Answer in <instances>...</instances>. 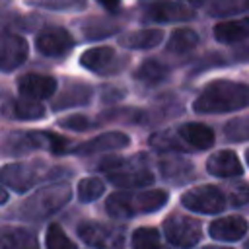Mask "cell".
I'll return each mask as SVG.
<instances>
[{"instance_id":"obj_1","label":"cell","mask_w":249,"mask_h":249,"mask_svg":"<svg viewBox=\"0 0 249 249\" xmlns=\"http://www.w3.org/2000/svg\"><path fill=\"white\" fill-rule=\"evenodd\" d=\"M247 105H249L247 84H239L231 80H216L210 82L202 89V93L195 99L193 109L196 113H228Z\"/></svg>"},{"instance_id":"obj_2","label":"cell","mask_w":249,"mask_h":249,"mask_svg":"<svg viewBox=\"0 0 249 249\" xmlns=\"http://www.w3.org/2000/svg\"><path fill=\"white\" fill-rule=\"evenodd\" d=\"M167 202V193L161 189L142 193H115L107 198V212L113 218H130L134 214L156 212Z\"/></svg>"},{"instance_id":"obj_3","label":"cell","mask_w":249,"mask_h":249,"mask_svg":"<svg viewBox=\"0 0 249 249\" xmlns=\"http://www.w3.org/2000/svg\"><path fill=\"white\" fill-rule=\"evenodd\" d=\"M72 193L68 185H51V187H41L35 191L23 204L18 208V216L23 220H43L56 210H60L68 200Z\"/></svg>"},{"instance_id":"obj_4","label":"cell","mask_w":249,"mask_h":249,"mask_svg":"<svg viewBox=\"0 0 249 249\" xmlns=\"http://www.w3.org/2000/svg\"><path fill=\"white\" fill-rule=\"evenodd\" d=\"M60 169L54 167L53 171H49V167L35 160V161H23V163H12L6 165L2 169V183L18 193H23L31 187H35L37 183H41L47 177H54Z\"/></svg>"},{"instance_id":"obj_5","label":"cell","mask_w":249,"mask_h":249,"mask_svg":"<svg viewBox=\"0 0 249 249\" xmlns=\"http://www.w3.org/2000/svg\"><path fill=\"white\" fill-rule=\"evenodd\" d=\"M39 148L51 150L54 154H62L68 150V138L58 136L54 132H16L6 140V150L14 154H23Z\"/></svg>"},{"instance_id":"obj_6","label":"cell","mask_w":249,"mask_h":249,"mask_svg":"<svg viewBox=\"0 0 249 249\" xmlns=\"http://www.w3.org/2000/svg\"><path fill=\"white\" fill-rule=\"evenodd\" d=\"M163 233L167 241L179 249H191L202 237L200 224L193 218H185L179 214H173L163 222Z\"/></svg>"},{"instance_id":"obj_7","label":"cell","mask_w":249,"mask_h":249,"mask_svg":"<svg viewBox=\"0 0 249 249\" xmlns=\"http://www.w3.org/2000/svg\"><path fill=\"white\" fill-rule=\"evenodd\" d=\"M183 204L193 212L216 214L226 206V195L214 185L193 187L183 195Z\"/></svg>"},{"instance_id":"obj_8","label":"cell","mask_w":249,"mask_h":249,"mask_svg":"<svg viewBox=\"0 0 249 249\" xmlns=\"http://www.w3.org/2000/svg\"><path fill=\"white\" fill-rule=\"evenodd\" d=\"M195 18V10L183 2H154L146 4L142 10V19L144 21H185Z\"/></svg>"},{"instance_id":"obj_9","label":"cell","mask_w":249,"mask_h":249,"mask_svg":"<svg viewBox=\"0 0 249 249\" xmlns=\"http://www.w3.org/2000/svg\"><path fill=\"white\" fill-rule=\"evenodd\" d=\"M72 45H74L72 35L62 27H47V29L39 31L35 37L37 51L47 56H60V54L68 53L72 49Z\"/></svg>"},{"instance_id":"obj_10","label":"cell","mask_w":249,"mask_h":249,"mask_svg":"<svg viewBox=\"0 0 249 249\" xmlns=\"http://www.w3.org/2000/svg\"><path fill=\"white\" fill-rule=\"evenodd\" d=\"M27 58V43L16 33H4L0 41V66L4 72L14 70Z\"/></svg>"},{"instance_id":"obj_11","label":"cell","mask_w":249,"mask_h":249,"mask_svg":"<svg viewBox=\"0 0 249 249\" xmlns=\"http://www.w3.org/2000/svg\"><path fill=\"white\" fill-rule=\"evenodd\" d=\"M18 89L25 99H45L51 97L56 89V80L45 74H23L18 80Z\"/></svg>"},{"instance_id":"obj_12","label":"cell","mask_w":249,"mask_h":249,"mask_svg":"<svg viewBox=\"0 0 249 249\" xmlns=\"http://www.w3.org/2000/svg\"><path fill=\"white\" fill-rule=\"evenodd\" d=\"M128 136L123 132H105L99 134L84 144H80L74 152L78 156H93V154H101V152H113V150H121L124 146H128Z\"/></svg>"},{"instance_id":"obj_13","label":"cell","mask_w":249,"mask_h":249,"mask_svg":"<svg viewBox=\"0 0 249 249\" xmlns=\"http://www.w3.org/2000/svg\"><path fill=\"white\" fill-rule=\"evenodd\" d=\"M245 231H247V222L241 216L218 218L208 228V233L214 239H220V241H235V239L243 237Z\"/></svg>"},{"instance_id":"obj_14","label":"cell","mask_w":249,"mask_h":249,"mask_svg":"<svg viewBox=\"0 0 249 249\" xmlns=\"http://www.w3.org/2000/svg\"><path fill=\"white\" fill-rule=\"evenodd\" d=\"M78 235L91 247H117L119 233L93 222H82L78 226Z\"/></svg>"},{"instance_id":"obj_15","label":"cell","mask_w":249,"mask_h":249,"mask_svg":"<svg viewBox=\"0 0 249 249\" xmlns=\"http://www.w3.org/2000/svg\"><path fill=\"white\" fill-rule=\"evenodd\" d=\"M206 169H208V173H212L216 177H235V175L243 173L241 163H239L235 152H231V150H220V152L212 154L206 161Z\"/></svg>"},{"instance_id":"obj_16","label":"cell","mask_w":249,"mask_h":249,"mask_svg":"<svg viewBox=\"0 0 249 249\" xmlns=\"http://www.w3.org/2000/svg\"><path fill=\"white\" fill-rule=\"evenodd\" d=\"M191 150H206L214 144V130L202 123H187L179 128Z\"/></svg>"},{"instance_id":"obj_17","label":"cell","mask_w":249,"mask_h":249,"mask_svg":"<svg viewBox=\"0 0 249 249\" xmlns=\"http://www.w3.org/2000/svg\"><path fill=\"white\" fill-rule=\"evenodd\" d=\"M91 95H93L91 88H88L86 84H80V82H72L54 99L53 107L54 109H68V107H76V105H86V103H89Z\"/></svg>"},{"instance_id":"obj_18","label":"cell","mask_w":249,"mask_h":249,"mask_svg":"<svg viewBox=\"0 0 249 249\" xmlns=\"http://www.w3.org/2000/svg\"><path fill=\"white\" fill-rule=\"evenodd\" d=\"M214 37L220 43H237L249 37V18L222 21L214 27Z\"/></svg>"},{"instance_id":"obj_19","label":"cell","mask_w":249,"mask_h":249,"mask_svg":"<svg viewBox=\"0 0 249 249\" xmlns=\"http://www.w3.org/2000/svg\"><path fill=\"white\" fill-rule=\"evenodd\" d=\"M115 60V51L111 47H95V49H88L82 56L80 62L84 68L93 70V72H107L111 68Z\"/></svg>"},{"instance_id":"obj_20","label":"cell","mask_w":249,"mask_h":249,"mask_svg":"<svg viewBox=\"0 0 249 249\" xmlns=\"http://www.w3.org/2000/svg\"><path fill=\"white\" fill-rule=\"evenodd\" d=\"M150 146L158 152H163V154L165 152H189L191 150L179 130H160V132L152 134Z\"/></svg>"},{"instance_id":"obj_21","label":"cell","mask_w":249,"mask_h":249,"mask_svg":"<svg viewBox=\"0 0 249 249\" xmlns=\"http://www.w3.org/2000/svg\"><path fill=\"white\" fill-rule=\"evenodd\" d=\"M37 237L33 231L23 228H4L2 230V249H37Z\"/></svg>"},{"instance_id":"obj_22","label":"cell","mask_w":249,"mask_h":249,"mask_svg":"<svg viewBox=\"0 0 249 249\" xmlns=\"http://www.w3.org/2000/svg\"><path fill=\"white\" fill-rule=\"evenodd\" d=\"M163 39V33L160 29H142V31H130L119 37V43L128 49H152Z\"/></svg>"},{"instance_id":"obj_23","label":"cell","mask_w":249,"mask_h":249,"mask_svg":"<svg viewBox=\"0 0 249 249\" xmlns=\"http://www.w3.org/2000/svg\"><path fill=\"white\" fill-rule=\"evenodd\" d=\"M12 117L16 119H21V121H35V119H43L47 115L45 107L39 103V101H33V99H14L10 103V109H6Z\"/></svg>"},{"instance_id":"obj_24","label":"cell","mask_w":249,"mask_h":249,"mask_svg":"<svg viewBox=\"0 0 249 249\" xmlns=\"http://www.w3.org/2000/svg\"><path fill=\"white\" fill-rule=\"evenodd\" d=\"M198 45V35L196 31L193 29H175L167 41V53H173V54H185L189 51H193L195 47Z\"/></svg>"},{"instance_id":"obj_25","label":"cell","mask_w":249,"mask_h":249,"mask_svg":"<svg viewBox=\"0 0 249 249\" xmlns=\"http://www.w3.org/2000/svg\"><path fill=\"white\" fill-rule=\"evenodd\" d=\"M169 74V68L165 64H161L160 60H154V58H148L140 64L138 72H136V78L146 84V86H156V84H161Z\"/></svg>"},{"instance_id":"obj_26","label":"cell","mask_w":249,"mask_h":249,"mask_svg":"<svg viewBox=\"0 0 249 249\" xmlns=\"http://www.w3.org/2000/svg\"><path fill=\"white\" fill-rule=\"evenodd\" d=\"M109 181L117 187H146L154 181V175L148 169H132V171H123V173H113L109 175Z\"/></svg>"},{"instance_id":"obj_27","label":"cell","mask_w":249,"mask_h":249,"mask_svg":"<svg viewBox=\"0 0 249 249\" xmlns=\"http://www.w3.org/2000/svg\"><path fill=\"white\" fill-rule=\"evenodd\" d=\"M193 169V165L183 160V158H165L160 161V171L165 179H177V177H185L189 175Z\"/></svg>"},{"instance_id":"obj_28","label":"cell","mask_w":249,"mask_h":249,"mask_svg":"<svg viewBox=\"0 0 249 249\" xmlns=\"http://www.w3.org/2000/svg\"><path fill=\"white\" fill-rule=\"evenodd\" d=\"M249 10V2L245 0H216L212 4L206 6V12L210 16H231V14H239Z\"/></svg>"},{"instance_id":"obj_29","label":"cell","mask_w":249,"mask_h":249,"mask_svg":"<svg viewBox=\"0 0 249 249\" xmlns=\"http://www.w3.org/2000/svg\"><path fill=\"white\" fill-rule=\"evenodd\" d=\"M103 181H99L97 177H88V179H82L78 183V198L82 202H91L95 198H99L103 195Z\"/></svg>"},{"instance_id":"obj_30","label":"cell","mask_w":249,"mask_h":249,"mask_svg":"<svg viewBox=\"0 0 249 249\" xmlns=\"http://www.w3.org/2000/svg\"><path fill=\"white\" fill-rule=\"evenodd\" d=\"M132 247L134 249H161L160 235L154 228H140L132 233Z\"/></svg>"},{"instance_id":"obj_31","label":"cell","mask_w":249,"mask_h":249,"mask_svg":"<svg viewBox=\"0 0 249 249\" xmlns=\"http://www.w3.org/2000/svg\"><path fill=\"white\" fill-rule=\"evenodd\" d=\"M224 134L228 140H235V142L249 140V117H239L230 121L224 128Z\"/></svg>"},{"instance_id":"obj_32","label":"cell","mask_w":249,"mask_h":249,"mask_svg":"<svg viewBox=\"0 0 249 249\" xmlns=\"http://www.w3.org/2000/svg\"><path fill=\"white\" fill-rule=\"evenodd\" d=\"M47 249H76V245L66 237L60 226L53 224L47 230Z\"/></svg>"},{"instance_id":"obj_33","label":"cell","mask_w":249,"mask_h":249,"mask_svg":"<svg viewBox=\"0 0 249 249\" xmlns=\"http://www.w3.org/2000/svg\"><path fill=\"white\" fill-rule=\"evenodd\" d=\"M228 202L231 206H243L245 202H249V185L243 181L231 183L228 187Z\"/></svg>"},{"instance_id":"obj_34","label":"cell","mask_w":249,"mask_h":249,"mask_svg":"<svg viewBox=\"0 0 249 249\" xmlns=\"http://www.w3.org/2000/svg\"><path fill=\"white\" fill-rule=\"evenodd\" d=\"M115 29H117L115 25H111V23H99V21H89V23L84 27L88 39H97V37L111 35V33H115Z\"/></svg>"},{"instance_id":"obj_35","label":"cell","mask_w":249,"mask_h":249,"mask_svg":"<svg viewBox=\"0 0 249 249\" xmlns=\"http://www.w3.org/2000/svg\"><path fill=\"white\" fill-rule=\"evenodd\" d=\"M58 124L64 126V128H72V130H88L91 126V121L82 117V115H72V117L62 119Z\"/></svg>"},{"instance_id":"obj_36","label":"cell","mask_w":249,"mask_h":249,"mask_svg":"<svg viewBox=\"0 0 249 249\" xmlns=\"http://www.w3.org/2000/svg\"><path fill=\"white\" fill-rule=\"evenodd\" d=\"M35 6L43 8H56V10H66V8H82L84 2H35Z\"/></svg>"},{"instance_id":"obj_37","label":"cell","mask_w":249,"mask_h":249,"mask_svg":"<svg viewBox=\"0 0 249 249\" xmlns=\"http://www.w3.org/2000/svg\"><path fill=\"white\" fill-rule=\"evenodd\" d=\"M103 99L105 101H113V99H121L123 95H124V91L123 89H119V88H103Z\"/></svg>"},{"instance_id":"obj_38","label":"cell","mask_w":249,"mask_h":249,"mask_svg":"<svg viewBox=\"0 0 249 249\" xmlns=\"http://www.w3.org/2000/svg\"><path fill=\"white\" fill-rule=\"evenodd\" d=\"M103 8H107V10L115 12V10H119V4H103Z\"/></svg>"},{"instance_id":"obj_39","label":"cell","mask_w":249,"mask_h":249,"mask_svg":"<svg viewBox=\"0 0 249 249\" xmlns=\"http://www.w3.org/2000/svg\"><path fill=\"white\" fill-rule=\"evenodd\" d=\"M239 56H241V58H245V56H249V47H245V49H243V51L239 53Z\"/></svg>"},{"instance_id":"obj_40","label":"cell","mask_w":249,"mask_h":249,"mask_svg":"<svg viewBox=\"0 0 249 249\" xmlns=\"http://www.w3.org/2000/svg\"><path fill=\"white\" fill-rule=\"evenodd\" d=\"M202 249H230V247H214V245H208V247H202Z\"/></svg>"},{"instance_id":"obj_41","label":"cell","mask_w":249,"mask_h":249,"mask_svg":"<svg viewBox=\"0 0 249 249\" xmlns=\"http://www.w3.org/2000/svg\"><path fill=\"white\" fill-rule=\"evenodd\" d=\"M245 249H249V239H247V241H245Z\"/></svg>"},{"instance_id":"obj_42","label":"cell","mask_w":249,"mask_h":249,"mask_svg":"<svg viewBox=\"0 0 249 249\" xmlns=\"http://www.w3.org/2000/svg\"><path fill=\"white\" fill-rule=\"evenodd\" d=\"M247 163H249V150H247Z\"/></svg>"}]
</instances>
